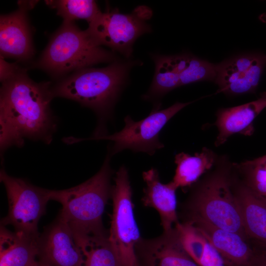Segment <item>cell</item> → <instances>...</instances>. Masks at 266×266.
<instances>
[{
    "label": "cell",
    "instance_id": "cell-1",
    "mask_svg": "<svg viewBox=\"0 0 266 266\" xmlns=\"http://www.w3.org/2000/svg\"><path fill=\"white\" fill-rule=\"evenodd\" d=\"M1 83V153L12 146H23L25 139L50 144L58 125L50 108L53 98L50 83L34 82L21 67Z\"/></svg>",
    "mask_w": 266,
    "mask_h": 266
},
{
    "label": "cell",
    "instance_id": "cell-2",
    "mask_svg": "<svg viewBox=\"0 0 266 266\" xmlns=\"http://www.w3.org/2000/svg\"><path fill=\"white\" fill-rule=\"evenodd\" d=\"M132 65L129 62L116 60L104 67L79 69L52 87L53 97L71 100L92 109L98 123L91 137L107 134L106 122L112 117Z\"/></svg>",
    "mask_w": 266,
    "mask_h": 266
},
{
    "label": "cell",
    "instance_id": "cell-3",
    "mask_svg": "<svg viewBox=\"0 0 266 266\" xmlns=\"http://www.w3.org/2000/svg\"><path fill=\"white\" fill-rule=\"evenodd\" d=\"M111 157L108 151L99 171L83 183L69 189L50 190L51 200L62 206L58 216L68 225L75 240L107 233L102 216L111 197Z\"/></svg>",
    "mask_w": 266,
    "mask_h": 266
},
{
    "label": "cell",
    "instance_id": "cell-4",
    "mask_svg": "<svg viewBox=\"0 0 266 266\" xmlns=\"http://www.w3.org/2000/svg\"><path fill=\"white\" fill-rule=\"evenodd\" d=\"M184 219L198 217L248 240L228 169H219L195 185L183 204Z\"/></svg>",
    "mask_w": 266,
    "mask_h": 266
},
{
    "label": "cell",
    "instance_id": "cell-5",
    "mask_svg": "<svg viewBox=\"0 0 266 266\" xmlns=\"http://www.w3.org/2000/svg\"><path fill=\"white\" fill-rule=\"evenodd\" d=\"M116 60L113 52L95 43L86 30H80L74 22L63 21L35 66L53 77L59 78L99 63Z\"/></svg>",
    "mask_w": 266,
    "mask_h": 266
},
{
    "label": "cell",
    "instance_id": "cell-6",
    "mask_svg": "<svg viewBox=\"0 0 266 266\" xmlns=\"http://www.w3.org/2000/svg\"><path fill=\"white\" fill-rule=\"evenodd\" d=\"M191 103L177 102L164 109H153L148 116L137 121L127 116L124 127L119 132L95 137H71L69 141L72 144L83 140H110L113 145L108 150L112 156L126 149L152 156L164 147L159 139L161 130L172 117Z\"/></svg>",
    "mask_w": 266,
    "mask_h": 266
},
{
    "label": "cell",
    "instance_id": "cell-7",
    "mask_svg": "<svg viewBox=\"0 0 266 266\" xmlns=\"http://www.w3.org/2000/svg\"><path fill=\"white\" fill-rule=\"evenodd\" d=\"M114 180L111 193L112 212L109 238L124 266H140L136 248L142 238L134 217L133 191L125 166L119 168Z\"/></svg>",
    "mask_w": 266,
    "mask_h": 266
},
{
    "label": "cell",
    "instance_id": "cell-8",
    "mask_svg": "<svg viewBox=\"0 0 266 266\" xmlns=\"http://www.w3.org/2000/svg\"><path fill=\"white\" fill-rule=\"evenodd\" d=\"M151 14L144 6L136 7L130 14L120 13L117 8H108L89 24L86 31L97 45H105L129 58L136 40L150 32L146 21Z\"/></svg>",
    "mask_w": 266,
    "mask_h": 266
},
{
    "label": "cell",
    "instance_id": "cell-9",
    "mask_svg": "<svg viewBox=\"0 0 266 266\" xmlns=\"http://www.w3.org/2000/svg\"><path fill=\"white\" fill-rule=\"evenodd\" d=\"M0 180L4 186L8 202V213L0 221V225L11 226L16 232L39 235L38 223L51 200L50 190L10 176L3 169Z\"/></svg>",
    "mask_w": 266,
    "mask_h": 266
},
{
    "label": "cell",
    "instance_id": "cell-10",
    "mask_svg": "<svg viewBox=\"0 0 266 266\" xmlns=\"http://www.w3.org/2000/svg\"><path fill=\"white\" fill-rule=\"evenodd\" d=\"M38 261L49 266H84V258L68 225L58 215L40 233Z\"/></svg>",
    "mask_w": 266,
    "mask_h": 266
},
{
    "label": "cell",
    "instance_id": "cell-11",
    "mask_svg": "<svg viewBox=\"0 0 266 266\" xmlns=\"http://www.w3.org/2000/svg\"><path fill=\"white\" fill-rule=\"evenodd\" d=\"M37 1H18V9L0 17V56L29 61L35 51L27 13Z\"/></svg>",
    "mask_w": 266,
    "mask_h": 266
},
{
    "label": "cell",
    "instance_id": "cell-12",
    "mask_svg": "<svg viewBox=\"0 0 266 266\" xmlns=\"http://www.w3.org/2000/svg\"><path fill=\"white\" fill-rule=\"evenodd\" d=\"M266 65V56L245 55L217 65L216 83L220 92L241 95L254 91Z\"/></svg>",
    "mask_w": 266,
    "mask_h": 266
},
{
    "label": "cell",
    "instance_id": "cell-13",
    "mask_svg": "<svg viewBox=\"0 0 266 266\" xmlns=\"http://www.w3.org/2000/svg\"><path fill=\"white\" fill-rule=\"evenodd\" d=\"M206 238L219 253L225 266H251L257 251L238 234L219 228L198 217L185 219Z\"/></svg>",
    "mask_w": 266,
    "mask_h": 266
},
{
    "label": "cell",
    "instance_id": "cell-14",
    "mask_svg": "<svg viewBox=\"0 0 266 266\" xmlns=\"http://www.w3.org/2000/svg\"><path fill=\"white\" fill-rule=\"evenodd\" d=\"M142 177L146 183L141 200L143 204L157 211L164 233L171 232L179 222L177 212V188L171 181L162 183L158 170L153 167L144 171Z\"/></svg>",
    "mask_w": 266,
    "mask_h": 266
},
{
    "label": "cell",
    "instance_id": "cell-15",
    "mask_svg": "<svg viewBox=\"0 0 266 266\" xmlns=\"http://www.w3.org/2000/svg\"><path fill=\"white\" fill-rule=\"evenodd\" d=\"M136 252L144 266H198L183 248L174 228L157 237L141 239Z\"/></svg>",
    "mask_w": 266,
    "mask_h": 266
},
{
    "label": "cell",
    "instance_id": "cell-16",
    "mask_svg": "<svg viewBox=\"0 0 266 266\" xmlns=\"http://www.w3.org/2000/svg\"><path fill=\"white\" fill-rule=\"evenodd\" d=\"M233 188L248 240L266 246V198L254 193L234 177Z\"/></svg>",
    "mask_w": 266,
    "mask_h": 266
},
{
    "label": "cell",
    "instance_id": "cell-17",
    "mask_svg": "<svg viewBox=\"0 0 266 266\" xmlns=\"http://www.w3.org/2000/svg\"><path fill=\"white\" fill-rule=\"evenodd\" d=\"M266 108V93H265L256 100L219 110L215 123L219 132L215 145L223 144L234 134H251L254 120Z\"/></svg>",
    "mask_w": 266,
    "mask_h": 266
},
{
    "label": "cell",
    "instance_id": "cell-18",
    "mask_svg": "<svg viewBox=\"0 0 266 266\" xmlns=\"http://www.w3.org/2000/svg\"><path fill=\"white\" fill-rule=\"evenodd\" d=\"M39 234L12 232L0 225V266H31L37 258Z\"/></svg>",
    "mask_w": 266,
    "mask_h": 266
},
{
    "label": "cell",
    "instance_id": "cell-19",
    "mask_svg": "<svg viewBox=\"0 0 266 266\" xmlns=\"http://www.w3.org/2000/svg\"><path fill=\"white\" fill-rule=\"evenodd\" d=\"M174 229L183 248L198 266H225L215 249L191 224L179 222Z\"/></svg>",
    "mask_w": 266,
    "mask_h": 266
},
{
    "label": "cell",
    "instance_id": "cell-20",
    "mask_svg": "<svg viewBox=\"0 0 266 266\" xmlns=\"http://www.w3.org/2000/svg\"><path fill=\"white\" fill-rule=\"evenodd\" d=\"M215 160L214 153L206 148L193 156L178 153L175 156L176 167L171 182L177 189L190 187L212 167Z\"/></svg>",
    "mask_w": 266,
    "mask_h": 266
},
{
    "label": "cell",
    "instance_id": "cell-21",
    "mask_svg": "<svg viewBox=\"0 0 266 266\" xmlns=\"http://www.w3.org/2000/svg\"><path fill=\"white\" fill-rule=\"evenodd\" d=\"M84 258V266H124L109 238V233L76 240Z\"/></svg>",
    "mask_w": 266,
    "mask_h": 266
},
{
    "label": "cell",
    "instance_id": "cell-22",
    "mask_svg": "<svg viewBox=\"0 0 266 266\" xmlns=\"http://www.w3.org/2000/svg\"><path fill=\"white\" fill-rule=\"evenodd\" d=\"M155 71L150 87L144 96L145 100H157L180 86V75L171 65L168 56L154 57Z\"/></svg>",
    "mask_w": 266,
    "mask_h": 266
},
{
    "label": "cell",
    "instance_id": "cell-23",
    "mask_svg": "<svg viewBox=\"0 0 266 266\" xmlns=\"http://www.w3.org/2000/svg\"><path fill=\"white\" fill-rule=\"evenodd\" d=\"M46 4L55 9L64 21L74 22L84 19L89 24L101 12L95 0H45Z\"/></svg>",
    "mask_w": 266,
    "mask_h": 266
},
{
    "label": "cell",
    "instance_id": "cell-24",
    "mask_svg": "<svg viewBox=\"0 0 266 266\" xmlns=\"http://www.w3.org/2000/svg\"><path fill=\"white\" fill-rule=\"evenodd\" d=\"M216 74V65L190 55L186 68L179 75L180 86L201 81H215Z\"/></svg>",
    "mask_w": 266,
    "mask_h": 266
},
{
    "label": "cell",
    "instance_id": "cell-25",
    "mask_svg": "<svg viewBox=\"0 0 266 266\" xmlns=\"http://www.w3.org/2000/svg\"><path fill=\"white\" fill-rule=\"evenodd\" d=\"M237 168L241 177L239 181L257 194L266 197V170L252 160L241 164Z\"/></svg>",
    "mask_w": 266,
    "mask_h": 266
},
{
    "label": "cell",
    "instance_id": "cell-26",
    "mask_svg": "<svg viewBox=\"0 0 266 266\" xmlns=\"http://www.w3.org/2000/svg\"><path fill=\"white\" fill-rule=\"evenodd\" d=\"M21 68L17 64L6 62L4 58H0V80L1 83L13 76Z\"/></svg>",
    "mask_w": 266,
    "mask_h": 266
},
{
    "label": "cell",
    "instance_id": "cell-27",
    "mask_svg": "<svg viewBox=\"0 0 266 266\" xmlns=\"http://www.w3.org/2000/svg\"><path fill=\"white\" fill-rule=\"evenodd\" d=\"M251 266H266V251L257 252L254 260Z\"/></svg>",
    "mask_w": 266,
    "mask_h": 266
},
{
    "label": "cell",
    "instance_id": "cell-28",
    "mask_svg": "<svg viewBox=\"0 0 266 266\" xmlns=\"http://www.w3.org/2000/svg\"><path fill=\"white\" fill-rule=\"evenodd\" d=\"M252 161L257 166L266 170V155L252 160Z\"/></svg>",
    "mask_w": 266,
    "mask_h": 266
},
{
    "label": "cell",
    "instance_id": "cell-29",
    "mask_svg": "<svg viewBox=\"0 0 266 266\" xmlns=\"http://www.w3.org/2000/svg\"><path fill=\"white\" fill-rule=\"evenodd\" d=\"M31 266H49L38 260H36Z\"/></svg>",
    "mask_w": 266,
    "mask_h": 266
},
{
    "label": "cell",
    "instance_id": "cell-30",
    "mask_svg": "<svg viewBox=\"0 0 266 266\" xmlns=\"http://www.w3.org/2000/svg\"><path fill=\"white\" fill-rule=\"evenodd\" d=\"M261 19H263V20H265L266 19V13H265V14H263L261 16Z\"/></svg>",
    "mask_w": 266,
    "mask_h": 266
},
{
    "label": "cell",
    "instance_id": "cell-31",
    "mask_svg": "<svg viewBox=\"0 0 266 266\" xmlns=\"http://www.w3.org/2000/svg\"><path fill=\"white\" fill-rule=\"evenodd\" d=\"M265 198H266V197H265Z\"/></svg>",
    "mask_w": 266,
    "mask_h": 266
}]
</instances>
